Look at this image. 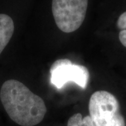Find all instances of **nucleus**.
I'll return each mask as SVG.
<instances>
[{"label":"nucleus","instance_id":"nucleus-1","mask_svg":"<svg viewBox=\"0 0 126 126\" xmlns=\"http://www.w3.org/2000/svg\"><path fill=\"white\" fill-rule=\"evenodd\" d=\"M0 99L9 118L19 126H36L47 113L44 99L16 79H9L3 83Z\"/></svg>","mask_w":126,"mask_h":126},{"label":"nucleus","instance_id":"nucleus-2","mask_svg":"<svg viewBox=\"0 0 126 126\" xmlns=\"http://www.w3.org/2000/svg\"><path fill=\"white\" fill-rule=\"evenodd\" d=\"M88 110L95 126H126L120 104L108 91L94 92L89 100Z\"/></svg>","mask_w":126,"mask_h":126},{"label":"nucleus","instance_id":"nucleus-3","mask_svg":"<svg viewBox=\"0 0 126 126\" xmlns=\"http://www.w3.org/2000/svg\"><path fill=\"white\" fill-rule=\"evenodd\" d=\"M88 0H52L55 24L64 33L77 31L86 18Z\"/></svg>","mask_w":126,"mask_h":126},{"label":"nucleus","instance_id":"nucleus-4","mask_svg":"<svg viewBox=\"0 0 126 126\" xmlns=\"http://www.w3.org/2000/svg\"><path fill=\"white\" fill-rule=\"evenodd\" d=\"M50 74L51 83L58 89L63 88L68 82H74L85 90L90 77L85 66L74 64L67 58L55 60L50 67Z\"/></svg>","mask_w":126,"mask_h":126},{"label":"nucleus","instance_id":"nucleus-5","mask_svg":"<svg viewBox=\"0 0 126 126\" xmlns=\"http://www.w3.org/2000/svg\"><path fill=\"white\" fill-rule=\"evenodd\" d=\"M15 26L13 19L9 15L0 14V55L14 35Z\"/></svg>","mask_w":126,"mask_h":126},{"label":"nucleus","instance_id":"nucleus-6","mask_svg":"<svg viewBox=\"0 0 126 126\" xmlns=\"http://www.w3.org/2000/svg\"><path fill=\"white\" fill-rule=\"evenodd\" d=\"M67 126H95L90 116L83 117L81 113H77L69 118Z\"/></svg>","mask_w":126,"mask_h":126},{"label":"nucleus","instance_id":"nucleus-7","mask_svg":"<svg viewBox=\"0 0 126 126\" xmlns=\"http://www.w3.org/2000/svg\"><path fill=\"white\" fill-rule=\"evenodd\" d=\"M116 25L118 28L121 30H126V11L121 14V16L118 17L116 22Z\"/></svg>","mask_w":126,"mask_h":126},{"label":"nucleus","instance_id":"nucleus-8","mask_svg":"<svg viewBox=\"0 0 126 126\" xmlns=\"http://www.w3.org/2000/svg\"><path fill=\"white\" fill-rule=\"evenodd\" d=\"M118 37H119V40L122 44V45L126 48V30H121V32H119Z\"/></svg>","mask_w":126,"mask_h":126}]
</instances>
